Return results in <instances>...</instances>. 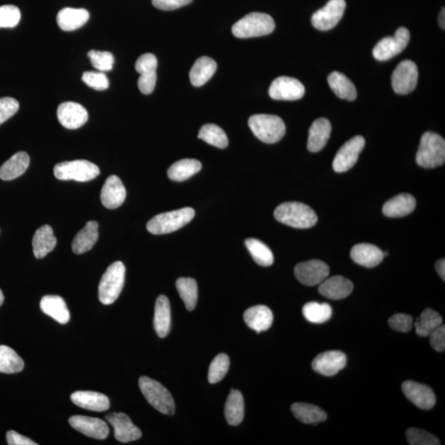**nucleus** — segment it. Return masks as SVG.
Returning a JSON list of instances; mask_svg holds the SVG:
<instances>
[{
    "mask_svg": "<svg viewBox=\"0 0 445 445\" xmlns=\"http://www.w3.org/2000/svg\"><path fill=\"white\" fill-rule=\"evenodd\" d=\"M277 221L296 228H312L317 222V215L309 206L300 202H285L276 208Z\"/></svg>",
    "mask_w": 445,
    "mask_h": 445,
    "instance_id": "nucleus-1",
    "label": "nucleus"
},
{
    "mask_svg": "<svg viewBox=\"0 0 445 445\" xmlns=\"http://www.w3.org/2000/svg\"><path fill=\"white\" fill-rule=\"evenodd\" d=\"M416 163L424 169H434L443 165L445 161V141L440 134L428 132L423 134L418 154Z\"/></svg>",
    "mask_w": 445,
    "mask_h": 445,
    "instance_id": "nucleus-2",
    "label": "nucleus"
},
{
    "mask_svg": "<svg viewBox=\"0 0 445 445\" xmlns=\"http://www.w3.org/2000/svg\"><path fill=\"white\" fill-rule=\"evenodd\" d=\"M248 125L253 134L261 141L275 144L282 140L287 128L280 117L267 114H256L248 120Z\"/></svg>",
    "mask_w": 445,
    "mask_h": 445,
    "instance_id": "nucleus-3",
    "label": "nucleus"
},
{
    "mask_svg": "<svg viewBox=\"0 0 445 445\" xmlns=\"http://www.w3.org/2000/svg\"><path fill=\"white\" fill-rule=\"evenodd\" d=\"M195 211L193 208L186 207L182 209L166 212L155 215L147 224V230L152 234H167L180 230L194 218Z\"/></svg>",
    "mask_w": 445,
    "mask_h": 445,
    "instance_id": "nucleus-4",
    "label": "nucleus"
},
{
    "mask_svg": "<svg viewBox=\"0 0 445 445\" xmlns=\"http://www.w3.org/2000/svg\"><path fill=\"white\" fill-rule=\"evenodd\" d=\"M275 27L274 19L270 15L251 13L234 23L232 32L236 38H252L271 34Z\"/></svg>",
    "mask_w": 445,
    "mask_h": 445,
    "instance_id": "nucleus-5",
    "label": "nucleus"
},
{
    "mask_svg": "<svg viewBox=\"0 0 445 445\" xmlns=\"http://www.w3.org/2000/svg\"><path fill=\"white\" fill-rule=\"evenodd\" d=\"M125 267L121 261H115L101 277L99 287V298L101 304H112L120 296L124 287Z\"/></svg>",
    "mask_w": 445,
    "mask_h": 445,
    "instance_id": "nucleus-6",
    "label": "nucleus"
},
{
    "mask_svg": "<svg viewBox=\"0 0 445 445\" xmlns=\"http://www.w3.org/2000/svg\"><path fill=\"white\" fill-rule=\"evenodd\" d=\"M139 386L147 401L163 414L173 416L175 403L169 390L160 383L146 376L139 379Z\"/></svg>",
    "mask_w": 445,
    "mask_h": 445,
    "instance_id": "nucleus-7",
    "label": "nucleus"
},
{
    "mask_svg": "<svg viewBox=\"0 0 445 445\" xmlns=\"http://www.w3.org/2000/svg\"><path fill=\"white\" fill-rule=\"evenodd\" d=\"M54 174L59 180L88 182L100 174L99 167L88 160H73L58 163L54 167Z\"/></svg>",
    "mask_w": 445,
    "mask_h": 445,
    "instance_id": "nucleus-8",
    "label": "nucleus"
},
{
    "mask_svg": "<svg viewBox=\"0 0 445 445\" xmlns=\"http://www.w3.org/2000/svg\"><path fill=\"white\" fill-rule=\"evenodd\" d=\"M411 34L406 27H399L394 36H387L378 43L373 56L378 61L389 60L405 50L410 42Z\"/></svg>",
    "mask_w": 445,
    "mask_h": 445,
    "instance_id": "nucleus-9",
    "label": "nucleus"
},
{
    "mask_svg": "<svg viewBox=\"0 0 445 445\" xmlns=\"http://www.w3.org/2000/svg\"><path fill=\"white\" fill-rule=\"evenodd\" d=\"M418 82V69L413 61L399 63L392 75V86L398 95H405L414 91Z\"/></svg>",
    "mask_w": 445,
    "mask_h": 445,
    "instance_id": "nucleus-10",
    "label": "nucleus"
},
{
    "mask_svg": "<svg viewBox=\"0 0 445 445\" xmlns=\"http://www.w3.org/2000/svg\"><path fill=\"white\" fill-rule=\"evenodd\" d=\"M346 0H330L312 16L313 26L320 31H329L336 27L344 14Z\"/></svg>",
    "mask_w": 445,
    "mask_h": 445,
    "instance_id": "nucleus-11",
    "label": "nucleus"
},
{
    "mask_svg": "<svg viewBox=\"0 0 445 445\" xmlns=\"http://www.w3.org/2000/svg\"><path fill=\"white\" fill-rule=\"evenodd\" d=\"M365 138L357 136L350 139L339 149L335 157L333 167L337 173H345L352 169L358 161L359 155L365 148Z\"/></svg>",
    "mask_w": 445,
    "mask_h": 445,
    "instance_id": "nucleus-12",
    "label": "nucleus"
},
{
    "mask_svg": "<svg viewBox=\"0 0 445 445\" xmlns=\"http://www.w3.org/2000/svg\"><path fill=\"white\" fill-rule=\"evenodd\" d=\"M305 93V88L295 77L281 76L272 82L269 95L272 99L296 101L301 99Z\"/></svg>",
    "mask_w": 445,
    "mask_h": 445,
    "instance_id": "nucleus-13",
    "label": "nucleus"
},
{
    "mask_svg": "<svg viewBox=\"0 0 445 445\" xmlns=\"http://www.w3.org/2000/svg\"><path fill=\"white\" fill-rule=\"evenodd\" d=\"M158 60L151 53H146L139 57L136 63V71L141 76L138 80V87L142 93L150 95L156 85Z\"/></svg>",
    "mask_w": 445,
    "mask_h": 445,
    "instance_id": "nucleus-14",
    "label": "nucleus"
},
{
    "mask_svg": "<svg viewBox=\"0 0 445 445\" xmlns=\"http://www.w3.org/2000/svg\"><path fill=\"white\" fill-rule=\"evenodd\" d=\"M330 269L324 261L311 260L298 264L295 268V274L298 280L302 284L313 287L320 285L328 278Z\"/></svg>",
    "mask_w": 445,
    "mask_h": 445,
    "instance_id": "nucleus-15",
    "label": "nucleus"
},
{
    "mask_svg": "<svg viewBox=\"0 0 445 445\" xmlns=\"http://www.w3.org/2000/svg\"><path fill=\"white\" fill-rule=\"evenodd\" d=\"M346 355L339 350H329L317 355L312 363L315 372L326 377L334 376L346 365Z\"/></svg>",
    "mask_w": 445,
    "mask_h": 445,
    "instance_id": "nucleus-16",
    "label": "nucleus"
},
{
    "mask_svg": "<svg viewBox=\"0 0 445 445\" xmlns=\"http://www.w3.org/2000/svg\"><path fill=\"white\" fill-rule=\"evenodd\" d=\"M114 429L115 438L119 442L129 443L141 438L142 433L134 426L129 416L121 412H113L106 416Z\"/></svg>",
    "mask_w": 445,
    "mask_h": 445,
    "instance_id": "nucleus-17",
    "label": "nucleus"
},
{
    "mask_svg": "<svg viewBox=\"0 0 445 445\" xmlns=\"http://www.w3.org/2000/svg\"><path fill=\"white\" fill-rule=\"evenodd\" d=\"M57 117L64 128L76 130L88 121V113L81 104L73 101H65L59 106L57 110Z\"/></svg>",
    "mask_w": 445,
    "mask_h": 445,
    "instance_id": "nucleus-18",
    "label": "nucleus"
},
{
    "mask_svg": "<svg viewBox=\"0 0 445 445\" xmlns=\"http://www.w3.org/2000/svg\"><path fill=\"white\" fill-rule=\"evenodd\" d=\"M71 426L91 438L105 440L109 435L108 424L103 420L86 416H73L69 419Z\"/></svg>",
    "mask_w": 445,
    "mask_h": 445,
    "instance_id": "nucleus-19",
    "label": "nucleus"
},
{
    "mask_svg": "<svg viewBox=\"0 0 445 445\" xmlns=\"http://www.w3.org/2000/svg\"><path fill=\"white\" fill-rule=\"evenodd\" d=\"M402 389L406 397L420 409L430 410L435 406V395L431 387L409 381L402 383Z\"/></svg>",
    "mask_w": 445,
    "mask_h": 445,
    "instance_id": "nucleus-20",
    "label": "nucleus"
},
{
    "mask_svg": "<svg viewBox=\"0 0 445 445\" xmlns=\"http://www.w3.org/2000/svg\"><path fill=\"white\" fill-rule=\"evenodd\" d=\"M126 197L123 183L116 175L110 176L101 191V202L108 209L113 210L121 206Z\"/></svg>",
    "mask_w": 445,
    "mask_h": 445,
    "instance_id": "nucleus-21",
    "label": "nucleus"
},
{
    "mask_svg": "<svg viewBox=\"0 0 445 445\" xmlns=\"http://www.w3.org/2000/svg\"><path fill=\"white\" fill-rule=\"evenodd\" d=\"M353 284L341 276L326 278L320 284L318 291L322 296L333 300L345 299L353 291Z\"/></svg>",
    "mask_w": 445,
    "mask_h": 445,
    "instance_id": "nucleus-22",
    "label": "nucleus"
},
{
    "mask_svg": "<svg viewBox=\"0 0 445 445\" xmlns=\"http://www.w3.org/2000/svg\"><path fill=\"white\" fill-rule=\"evenodd\" d=\"M350 256L355 263L367 268L377 267L385 257L381 248L370 243L355 245L351 249Z\"/></svg>",
    "mask_w": 445,
    "mask_h": 445,
    "instance_id": "nucleus-23",
    "label": "nucleus"
},
{
    "mask_svg": "<svg viewBox=\"0 0 445 445\" xmlns=\"http://www.w3.org/2000/svg\"><path fill=\"white\" fill-rule=\"evenodd\" d=\"M71 401L76 406L93 411L109 409L110 401L107 396L92 391H77L71 395Z\"/></svg>",
    "mask_w": 445,
    "mask_h": 445,
    "instance_id": "nucleus-24",
    "label": "nucleus"
},
{
    "mask_svg": "<svg viewBox=\"0 0 445 445\" xmlns=\"http://www.w3.org/2000/svg\"><path fill=\"white\" fill-rule=\"evenodd\" d=\"M243 318L249 328L260 333L271 328L273 313L267 306L256 305L248 309L244 313Z\"/></svg>",
    "mask_w": 445,
    "mask_h": 445,
    "instance_id": "nucleus-25",
    "label": "nucleus"
},
{
    "mask_svg": "<svg viewBox=\"0 0 445 445\" xmlns=\"http://www.w3.org/2000/svg\"><path fill=\"white\" fill-rule=\"evenodd\" d=\"M332 132V125L326 118H320L313 122L309 129L308 149L317 153L324 148Z\"/></svg>",
    "mask_w": 445,
    "mask_h": 445,
    "instance_id": "nucleus-26",
    "label": "nucleus"
},
{
    "mask_svg": "<svg viewBox=\"0 0 445 445\" xmlns=\"http://www.w3.org/2000/svg\"><path fill=\"white\" fill-rule=\"evenodd\" d=\"M40 307L45 314L52 317L60 324H67L71 320V313H69L67 303L60 296H44L40 300Z\"/></svg>",
    "mask_w": 445,
    "mask_h": 445,
    "instance_id": "nucleus-27",
    "label": "nucleus"
},
{
    "mask_svg": "<svg viewBox=\"0 0 445 445\" xmlns=\"http://www.w3.org/2000/svg\"><path fill=\"white\" fill-rule=\"evenodd\" d=\"M99 239V224L96 221H88L77 232L72 243V250L80 255L91 251Z\"/></svg>",
    "mask_w": 445,
    "mask_h": 445,
    "instance_id": "nucleus-28",
    "label": "nucleus"
},
{
    "mask_svg": "<svg viewBox=\"0 0 445 445\" xmlns=\"http://www.w3.org/2000/svg\"><path fill=\"white\" fill-rule=\"evenodd\" d=\"M416 205V199L411 195L400 194L385 204L383 213L390 218L404 217L414 211Z\"/></svg>",
    "mask_w": 445,
    "mask_h": 445,
    "instance_id": "nucleus-29",
    "label": "nucleus"
},
{
    "mask_svg": "<svg viewBox=\"0 0 445 445\" xmlns=\"http://www.w3.org/2000/svg\"><path fill=\"white\" fill-rule=\"evenodd\" d=\"M89 13L84 9L64 8L57 14V23L60 29L71 32L79 29L88 21Z\"/></svg>",
    "mask_w": 445,
    "mask_h": 445,
    "instance_id": "nucleus-30",
    "label": "nucleus"
},
{
    "mask_svg": "<svg viewBox=\"0 0 445 445\" xmlns=\"http://www.w3.org/2000/svg\"><path fill=\"white\" fill-rule=\"evenodd\" d=\"M154 326L158 336L165 338L171 328V306L165 296L158 298L154 307Z\"/></svg>",
    "mask_w": 445,
    "mask_h": 445,
    "instance_id": "nucleus-31",
    "label": "nucleus"
},
{
    "mask_svg": "<svg viewBox=\"0 0 445 445\" xmlns=\"http://www.w3.org/2000/svg\"><path fill=\"white\" fill-rule=\"evenodd\" d=\"M57 240L52 228L48 224L43 226L36 231L32 239V247L36 258L40 259L46 256L56 246Z\"/></svg>",
    "mask_w": 445,
    "mask_h": 445,
    "instance_id": "nucleus-32",
    "label": "nucleus"
},
{
    "mask_svg": "<svg viewBox=\"0 0 445 445\" xmlns=\"http://www.w3.org/2000/svg\"><path fill=\"white\" fill-rule=\"evenodd\" d=\"M30 158L26 152H19L0 167V178L3 181L14 180L23 175L29 166Z\"/></svg>",
    "mask_w": 445,
    "mask_h": 445,
    "instance_id": "nucleus-33",
    "label": "nucleus"
},
{
    "mask_svg": "<svg viewBox=\"0 0 445 445\" xmlns=\"http://www.w3.org/2000/svg\"><path fill=\"white\" fill-rule=\"evenodd\" d=\"M217 69V64L213 59L208 56H202L195 61L193 68L190 71V80L195 87H201V86L207 83Z\"/></svg>",
    "mask_w": 445,
    "mask_h": 445,
    "instance_id": "nucleus-34",
    "label": "nucleus"
},
{
    "mask_svg": "<svg viewBox=\"0 0 445 445\" xmlns=\"http://www.w3.org/2000/svg\"><path fill=\"white\" fill-rule=\"evenodd\" d=\"M328 80L330 88L338 97L348 101L357 99V88L345 75L335 71L330 73Z\"/></svg>",
    "mask_w": 445,
    "mask_h": 445,
    "instance_id": "nucleus-35",
    "label": "nucleus"
},
{
    "mask_svg": "<svg viewBox=\"0 0 445 445\" xmlns=\"http://www.w3.org/2000/svg\"><path fill=\"white\" fill-rule=\"evenodd\" d=\"M202 167L201 162L197 160V159H182V160L174 163L169 167V170H167V176H169L171 180L183 182L199 173Z\"/></svg>",
    "mask_w": 445,
    "mask_h": 445,
    "instance_id": "nucleus-36",
    "label": "nucleus"
},
{
    "mask_svg": "<svg viewBox=\"0 0 445 445\" xmlns=\"http://www.w3.org/2000/svg\"><path fill=\"white\" fill-rule=\"evenodd\" d=\"M291 411L296 418L304 424H318L328 419L326 412L313 404L297 402L293 404Z\"/></svg>",
    "mask_w": 445,
    "mask_h": 445,
    "instance_id": "nucleus-37",
    "label": "nucleus"
},
{
    "mask_svg": "<svg viewBox=\"0 0 445 445\" xmlns=\"http://www.w3.org/2000/svg\"><path fill=\"white\" fill-rule=\"evenodd\" d=\"M224 414L227 422L231 426H239L244 418V401L242 394L232 389L227 398Z\"/></svg>",
    "mask_w": 445,
    "mask_h": 445,
    "instance_id": "nucleus-38",
    "label": "nucleus"
},
{
    "mask_svg": "<svg viewBox=\"0 0 445 445\" xmlns=\"http://www.w3.org/2000/svg\"><path fill=\"white\" fill-rule=\"evenodd\" d=\"M443 318L431 309L424 310L415 324L416 333L419 337H429L433 330L442 325Z\"/></svg>",
    "mask_w": 445,
    "mask_h": 445,
    "instance_id": "nucleus-39",
    "label": "nucleus"
},
{
    "mask_svg": "<svg viewBox=\"0 0 445 445\" xmlns=\"http://www.w3.org/2000/svg\"><path fill=\"white\" fill-rule=\"evenodd\" d=\"M24 368L23 359L7 346H0V373L17 374Z\"/></svg>",
    "mask_w": 445,
    "mask_h": 445,
    "instance_id": "nucleus-40",
    "label": "nucleus"
},
{
    "mask_svg": "<svg viewBox=\"0 0 445 445\" xmlns=\"http://www.w3.org/2000/svg\"><path fill=\"white\" fill-rule=\"evenodd\" d=\"M179 296L184 302L186 308L189 311H193L197 306L198 300V289L197 281L191 278H179L176 281Z\"/></svg>",
    "mask_w": 445,
    "mask_h": 445,
    "instance_id": "nucleus-41",
    "label": "nucleus"
},
{
    "mask_svg": "<svg viewBox=\"0 0 445 445\" xmlns=\"http://www.w3.org/2000/svg\"><path fill=\"white\" fill-rule=\"evenodd\" d=\"M245 245L253 260L261 267H270L274 263V256L267 245L256 239H248Z\"/></svg>",
    "mask_w": 445,
    "mask_h": 445,
    "instance_id": "nucleus-42",
    "label": "nucleus"
},
{
    "mask_svg": "<svg viewBox=\"0 0 445 445\" xmlns=\"http://www.w3.org/2000/svg\"><path fill=\"white\" fill-rule=\"evenodd\" d=\"M333 309L328 304L309 302L303 307V315L312 324H321L332 317Z\"/></svg>",
    "mask_w": 445,
    "mask_h": 445,
    "instance_id": "nucleus-43",
    "label": "nucleus"
},
{
    "mask_svg": "<svg viewBox=\"0 0 445 445\" xmlns=\"http://www.w3.org/2000/svg\"><path fill=\"white\" fill-rule=\"evenodd\" d=\"M198 138L211 145L219 149H226L228 145V139L226 132L215 124H206L200 130Z\"/></svg>",
    "mask_w": 445,
    "mask_h": 445,
    "instance_id": "nucleus-44",
    "label": "nucleus"
},
{
    "mask_svg": "<svg viewBox=\"0 0 445 445\" xmlns=\"http://www.w3.org/2000/svg\"><path fill=\"white\" fill-rule=\"evenodd\" d=\"M230 361L226 354H219L211 362L208 374V379L211 383H217L226 377L230 370Z\"/></svg>",
    "mask_w": 445,
    "mask_h": 445,
    "instance_id": "nucleus-45",
    "label": "nucleus"
},
{
    "mask_svg": "<svg viewBox=\"0 0 445 445\" xmlns=\"http://www.w3.org/2000/svg\"><path fill=\"white\" fill-rule=\"evenodd\" d=\"M88 56L93 68L97 71L100 72L112 71L115 60L111 52L92 50L88 53Z\"/></svg>",
    "mask_w": 445,
    "mask_h": 445,
    "instance_id": "nucleus-46",
    "label": "nucleus"
},
{
    "mask_svg": "<svg viewBox=\"0 0 445 445\" xmlns=\"http://www.w3.org/2000/svg\"><path fill=\"white\" fill-rule=\"evenodd\" d=\"M408 443L411 445H439L440 440L434 435L418 428L408 429L406 433Z\"/></svg>",
    "mask_w": 445,
    "mask_h": 445,
    "instance_id": "nucleus-47",
    "label": "nucleus"
},
{
    "mask_svg": "<svg viewBox=\"0 0 445 445\" xmlns=\"http://www.w3.org/2000/svg\"><path fill=\"white\" fill-rule=\"evenodd\" d=\"M21 19V12L14 5L0 7V27L12 28L18 25Z\"/></svg>",
    "mask_w": 445,
    "mask_h": 445,
    "instance_id": "nucleus-48",
    "label": "nucleus"
},
{
    "mask_svg": "<svg viewBox=\"0 0 445 445\" xmlns=\"http://www.w3.org/2000/svg\"><path fill=\"white\" fill-rule=\"evenodd\" d=\"M82 80L95 91H103L109 88V80L104 72L88 71L84 73Z\"/></svg>",
    "mask_w": 445,
    "mask_h": 445,
    "instance_id": "nucleus-49",
    "label": "nucleus"
},
{
    "mask_svg": "<svg viewBox=\"0 0 445 445\" xmlns=\"http://www.w3.org/2000/svg\"><path fill=\"white\" fill-rule=\"evenodd\" d=\"M19 109V103L13 97H5L0 99V125L9 120Z\"/></svg>",
    "mask_w": 445,
    "mask_h": 445,
    "instance_id": "nucleus-50",
    "label": "nucleus"
},
{
    "mask_svg": "<svg viewBox=\"0 0 445 445\" xmlns=\"http://www.w3.org/2000/svg\"><path fill=\"white\" fill-rule=\"evenodd\" d=\"M412 324H413L412 317L403 313L395 314L389 320L390 328L400 333H409L412 328Z\"/></svg>",
    "mask_w": 445,
    "mask_h": 445,
    "instance_id": "nucleus-51",
    "label": "nucleus"
},
{
    "mask_svg": "<svg viewBox=\"0 0 445 445\" xmlns=\"http://www.w3.org/2000/svg\"><path fill=\"white\" fill-rule=\"evenodd\" d=\"M193 0H152L153 5L160 10H174L189 5Z\"/></svg>",
    "mask_w": 445,
    "mask_h": 445,
    "instance_id": "nucleus-52",
    "label": "nucleus"
},
{
    "mask_svg": "<svg viewBox=\"0 0 445 445\" xmlns=\"http://www.w3.org/2000/svg\"><path fill=\"white\" fill-rule=\"evenodd\" d=\"M431 345L436 351L443 352L445 349V326L441 325L429 335Z\"/></svg>",
    "mask_w": 445,
    "mask_h": 445,
    "instance_id": "nucleus-53",
    "label": "nucleus"
},
{
    "mask_svg": "<svg viewBox=\"0 0 445 445\" xmlns=\"http://www.w3.org/2000/svg\"><path fill=\"white\" fill-rule=\"evenodd\" d=\"M6 439L8 444L10 445H38V443L14 431H8Z\"/></svg>",
    "mask_w": 445,
    "mask_h": 445,
    "instance_id": "nucleus-54",
    "label": "nucleus"
},
{
    "mask_svg": "<svg viewBox=\"0 0 445 445\" xmlns=\"http://www.w3.org/2000/svg\"><path fill=\"white\" fill-rule=\"evenodd\" d=\"M435 269L438 274L443 279L445 280V261L440 259L435 263Z\"/></svg>",
    "mask_w": 445,
    "mask_h": 445,
    "instance_id": "nucleus-55",
    "label": "nucleus"
},
{
    "mask_svg": "<svg viewBox=\"0 0 445 445\" xmlns=\"http://www.w3.org/2000/svg\"><path fill=\"white\" fill-rule=\"evenodd\" d=\"M445 11H444V8H443L442 10H441L440 16H439V23L440 26L442 29H444L445 28Z\"/></svg>",
    "mask_w": 445,
    "mask_h": 445,
    "instance_id": "nucleus-56",
    "label": "nucleus"
},
{
    "mask_svg": "<svg viewBox=\"0 0 445 445\" xmlns=\"http://www.w3.org/2000/svg\"><path fill=\"white\" fill-rule=\"evenodd\" d=\"M3 301H5V296H3V291H1V289H0V307H1L3 304Z\"/></svg>",
    "mask_w": 445,
    "mask_h": 445,
    "instance_id": "nucleus-57",
    "label": "nucleus"
}]
</instances>
